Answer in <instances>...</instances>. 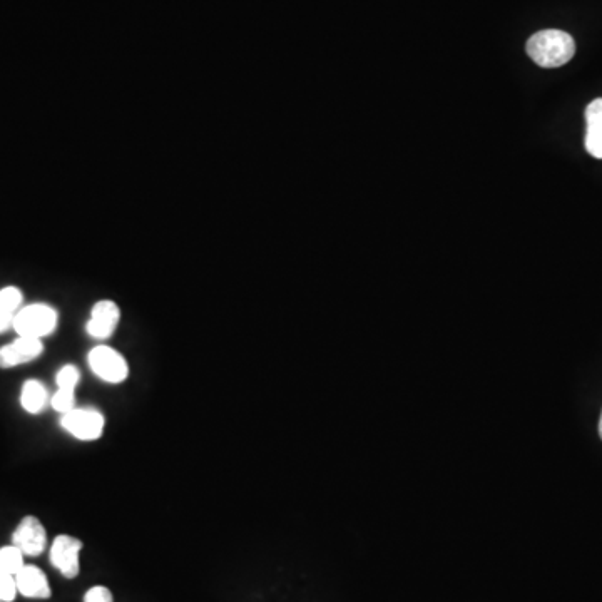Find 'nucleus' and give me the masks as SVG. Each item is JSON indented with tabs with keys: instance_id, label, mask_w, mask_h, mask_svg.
I'll use <instances>...</instances> for the list:
<instances>
[{
	"instance_id": "2eb2a0df",
	"label": "nucleus",
	"mask_w": 602,
	"mask_h": 602,
	"mask_svg": "<svg viewBox=\"0 0 602 602\" xmlns=\"http://www.w3.org/2000/svg\"><path fill=\"white\" fill-rule=\"evenodd\" d=\"M81 382V372L76 365H64L59 368V372L56 375L57 388H72L76 390L77 385Z\"/></svg>"
},
{
	"instance_id": "7ed1b4c3",
	"label": "nucleus",
	"mask_w": 602,
	"mask_h": 602,
	"mask_svg": "<svg viewBox=\"0 0 602 602\" xmlns=\"http://www.w3.org/2000/svg\"><path fill=\"white\" fill-rule=\"evenodd\" d=\"M87 363L97 378L103 382L123 383L129 375L128 362L121 353L108 345H99L87 353Z\"/></svg>"
},
{
	"instance_id": "20e7f679",
	"label": "nucleus",
	"mask_w": 602,
	"mask_h": 602,
	"mask_svg": "<svg viewBox=\"0 0 602 602\" xmlns=\"http://www.w3.org/2000/svg\"><path fill=\"white\" fill-rule=\"evenodd\" d=\"M106 419L99 410L91 407H81L74 409L61 417V427L71 434L74 439L82 442H92L97 440L104 432Z\"/></svg>"
},
{
	"instance_id": "ddd939ff",
	"label": "nucleus",
	"mask_w": 602,
	"mask_h": 602,
	"mask_svg": "<svg viewBox=\"0 0 602 602\" xmlns=\"http://www.w3.org/2000/svg\"><path fill=\"white\" fill-rule=\"evenodd\" d=\"M24 557L26 556L22 554L21 549H17L14 544L2 547V549H0V572L16 576L17 572L21 571L22 567L26 566Z\"/></svg>"
},
{
	"instance_id": "a211bd4d",
	"label": "nucleus",
	"mask_w": 602,
	"mask_h": 602,
	"mask_svg": "<svg viewBox=\"0 0 602 602\" xmlns=\"http://www.w3.org/2000/svg\"><path fill=\"white\" fill-rule=\"evenodd\" d=\"M599 435H601V439H602V414H601V420H599Z\"/></svg>"
},
{
	"instance_id": "f257e3e1",
	"label": "nucleus",
	"mask_w": 602,
	"mask_h": 602,
	"mask_svg": "<svg viewBox=\"0 0 602 602\" xmlns=\"http://www.w3.org/2000/svg\"><path fill=\"white\" fill-rule=\"evenodd\" d=\"M527 54L537 66L546 69L561 67L576 54V42L567 32L547 29L537 32L527 41Z\"/></svg>"
},
{
	"instance_id": "f3484780",
	"label": "nucleus",
	"mask_w": 602,
	"mask_h": 602,
	"mask_svg": "<svg viewBox=\"0 0 602 602\" xmlns=\"http://www.w3.org/2000/svg\"><path fill=\"white\" fill-rule=\"evenodd\" d=\"M84 602H114L113 592L104 586L91 587L84 596Z\"/></svg>"
},
{
	"instance_id": "4468645a",
	"label": "nucleus",
	"mask_w": 602,
	"mask_h": 602,
	"mask_svg": "<svg viewBox=\"0 0 602 602\" xmlns=\"http://www.w3.org/2000/svg\"><path fill=\"white\" fill-rule=\"evenodd\" d=\"M52 409L64 415L76 409V390L72 388H57V392L51 397Z\"/></svg>"
},
{
	"instance_id": "9b49d317",
	"label": "nucleus",
	"mask_w": 602,
	"mask_h": 602,
	"mask_svg": "<svg viewBox=\"0 0 602 602\" xmlns=\"http://www.w3.org/2000/svg\"><path fill=\"white\" fill-rule=\"evenodd\" d=\"M49 402H51V398H49V393H47L44 383L34 380V378L24 382L21 390V405L27 414H41Z\"/></svg>"
},
{
	"instance_id": "f03ea898",
	"label": "nucleus",
	"mask_w": 602,
	"mask_h": 602,
	"mask_svg": "<svg viewBox=\"0 0 602 602\" xmlns=\"http://www.w3.org/2000/svg\"><path fill=\"white\" fill-rule=\"evenodd\" d=\"M59 315L56 308L46 303H32L22 307L16 315L12 328L19 337L42 338L56 332Z\"/></svg>"
},
{
	"instance_id": "dca6fc26",
	"label": "nucleus",
	"mask_w": 602,
	"mask_h": 602,
	"mask_svg": "<svg viewBox=\"0 0 602 602\" xmlns=\"http://www.w3.org/2000/svg\"><path fill=\"white\" fill-rule=\"evenodd\" d=\"M17 594L16 576L0 572V602H12Z\"/></svg>"
},
{
	"instance_id": "9d476101",
	"label": "nucleus",
	"mask_w": 602,
	"mask_h": 602,
	"mask_svg": "<svg viewBox=\"0 0 602 602\" xmlns=\"http://www.w3.org/2000/svg\"><path fill=\"white\" fill-rule=\"evenodd\" d=\"M586 151L602 159V99L592 101L586 109Z\"/></svg>"
},
{
	"instance_id": "39448f33",
	"label": "nucleus",
	"mask_w": 602,
	"mask_h": 602,
	"mask_svg": "<svg viewBox=\"0 0 602 602\" xmlns=\"http://www.w3.org/2000/svg\"><path fill=\"white\" fill-rule=\"evenodd\" d=\"M81 551L82 542L76 537L67 534L57 536L51 546L52 566L67 579H74L81 571V564H79Z\"/></svg>"
},
{
	"instance_id": "0eeeda50",
	"label": "nucleus",
	"mask_w": 602,
	"mask_h": 602,
	"mask_svg": "<svg viewBox=\"0 0 602 602\" xmlns=\"http://www.w3.org/2000/svg\"><path fill=\"white\" fill-rule=\"evenodd\" d=\"M121 310L111 300L97 301L92 307L91 317L86 323L87 335L96 340H108L118 328Z\"/></svg>"
},
{
	"instance_id": "6e6552de",
	"label": "nucleus",
	"mask_w": 602,
	"mask_h": 602,
	"mask_svg": "<svg viewBox=\"0 0 602 602\" xmlns=\"http://www.w3.org/2000/svg\"><path fill=\"white\" fill-rule=\"evenodd\" d=\"M44 353V343L39 338L17 337L14 342L0 348V368H16L34 362Z\"/></svg>"
},
{
	"instance_id": "f8f14e48",
	"label": "nucleus",
	"mask_w": 602,
	"mask_h": 602,
	"mask_svg": "<svg viewBox=\"0 0 602 602\" xmlns=\"http://www.w3.org/2000/svg\"><path fill=\"white\" fill-rule=\"evenodd\" d=\"M22 308V291L16 286H6L0 290V333L7 332L14 325L16 315Z\"/></svg>"
},
{
	"instance_id": "1a4fd4ad",
	"label": "nucleus",
	"mask_w": 602,
	"mask_h": 602,
	"mask_svg": "<svg viewBox=\"0 0 602 602\" xmlns=\"http://www.w3.org/2000/svg\"><path fill=\"white\" fill-rule=\"evenodd\" d=\"M17 591L29 599H47L51 597V586L46 574L36 566H24L16 574Z\"/></svg>"
},
{
	"instance_id": "423d86ee",
	"label": "nucleus",
	"mask_w": 602,
	"mask_h": 602,
	"mask_svg": "<svg viewBox=\"0 0 602 602\" xmlns=\"http://www.w3.org/2000/svg\"><path fill=\"white\" fill-rule=\"evenodd\" d=\"M12 544L21 549L24 556H41L47 546V532L42 522L34 516L24 517L12 534Z\"/></svg>"
}]
</instances>
